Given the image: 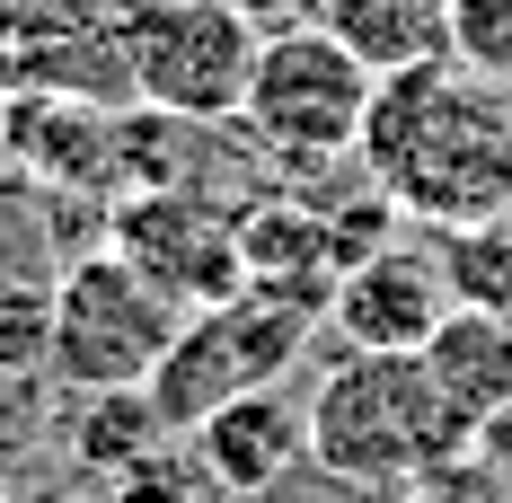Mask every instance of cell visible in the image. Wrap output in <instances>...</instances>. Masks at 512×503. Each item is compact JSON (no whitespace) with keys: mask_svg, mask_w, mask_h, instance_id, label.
<instances>
[{"mask_svg":"<svg viewBox=\"0 0 512 503\" xmlns=\"http://www.w3.org/2000/svg\"><path fill=\"white\" fill-rule=\"evenodd\" d=\"M362 177L424 230L512 212V106L460 62L389 71L362 115Z\"/></svg>","mask_w":512,"mask_h":503,"instance_id":"6da1fadb","label":"cell"},{"mask_svg":"<svg viewBox=\"0 0 512 503\" xmlns=\"http://www.w3.org/2000/svg\"><path fill=\"white\" fill-rule=\"evenodd\" d=\"M477 451L460 406L433 389L424 353H345L309 389V459L345 468L380 495H407L415 477Z\"/></svg>","mask_w":512,"mask_h":503,"instance_id":"7a4b0ae2","label":"cell"},{"mask_svg":"<svg viewBox=\"0 0 512 503\" xmlns=\"http://www.w3.org/2000/svg\"><path fill=\"white\" fill-rule=\"evenodd\" d=\"M371 89H380V71H371L327 18H283V27H265V45H256L239 124H248L256 151L292 159V168H309V159H354Z\"/></svg>","mask_w":512,"mask_h":503,"instance_id":"3957f363","label":"cell"},{"mask_svg":"<svg viewBox=\"0 0 512 503\" xmlns=\"http://www.w3.org/2000/svg\"><path fill=\"white\" fill-rule=\"evenodd\" d=\"M177 327H186V309L168 301L124 248H80L53 274V380L71 398L142 389Z\"/></svg>","mask_w":512,"mask_h":503,"instance_id":"277c9868","label":"cell"},{"mask_svg":"<svg viewBox=\"0 0 512 503\" xmlns=\"http://www.w3.org/2000/svg\"><path fill=\"white\" fill-rule=\"evenodd\" d=\"M256 27L239 0H142L124 9V71L133 106H159L177 124H230L256 71Z\"/></svg>","mask_w":512,"mask_h":503,"instance_id":"5b68a950","label":"cell"},{"mask_svg":"<svg viewBox=\"0 0 512 503\" xmlns=\"http://www.w3.org/2000/svg\"><path fill=\"white\" fill-rule=\"evenodd\" d=\"M309 327L318 318L265 301V292H230V301H212V309H186V327L168 336L159 371L142 380L151 406H159V424L168 433H195L212 406L292 380V362L309 353Z\"/></svg>","mask_w":512,"mask_h":503,"instance_id":"8992f818","label":"cell"},{"mask_svg":"<svg viewBox=\"0 0 512 503\" xmlns=\"http://www.w3.org/2000/svg\"><path fill=\"white\" fill-rule=\"evenodd\" d=\"M106 248H124L177 309H212L230 292H248L239 212H221L204 186H133V195H115Z\"/></svg>","mask_w":512,"mask_h":503,"instance_id":"52a82bcc","label":"cell"},{"mask_svg":"<svg viewBox=\"0 0 512 503\" xmlns=\"http://www.w3.org/2000/svg\"><path fill=\"white\" fill-rule=\"evenodd\" d=\"M398 203H371V212H327V203H301V195H265L239 212V265H248V292L301 309L327 327V301L345 283L354 256L380 248V221Z\"/></svg>","mask_w":512,"mask_h":503,"instance_id":"ba28073f","label":"cell"},{"mask_svg":"<svg viewBox=\"0 0 512 503\" xmlns=\"http://www.w3.org/2000/svg\"><path fill=\"white\" fill-rule=\"evenodd\" d=\"M0 89H62V98L133 106L124 9H106V0H0Z\"/></svg>","mask_w":512,"mask_h":503,"instance_id":"9c48e42d","label":"cell"},{"mask_svg":"<svg viewBox=\"0 0 512 503\" xmlns=\"http://www.w3.org/2000/svg\"><path fill=\"white\" fill-rule=\"evenodd\" d=\"M451 318V283H442V256L433 248H380L345 265L327 327L345 336V353H424L433 327Z\"/></svg>","mask_w":512,"mask_h":503,"instance_id":"30bf717a","label":"cell"},{"mask_svg":"<svg viewBox=\"0 0 512 503\" xmlns=\"http://www.w3.org/2000/svg\"><path fill=\"white\" fill-rule=\"evenodd\" d=\"M186 451L204 459V477H212V495L221 503H239V495H265L274 477H292L309 459V398L301 389H248V398H230V406H212L204 424L186 433Z\"/></svg>","mask_w":512,"mask_h":503,"instance_id":"8fae6325","label":"cell"},{"mask_svg":"<svg viewBox=\"0 0 512 503\" xmlns=\"http://www.w3.org/2000/svg\"><path fill=\"white\" fill-rule=\"evenodd\" d=\"M9 168L36 186H115V106L62 98V89H18Z\"/></svg>","mask_w":512,"mask_h":503,"instance_id":"7c38bea8","label":"cell"},{"mask_svg":"<svg viewBox=\"0 0 512 503\" xmlns=\"http://www.w3.org/2000/svg\"><path fill=\"white\" fill-rule=\"evenodd\" d=\"M424 371H433L442 398L460 406V424L486 442L512 415V309H460L451 301V318L424 345Z\"/></svg>","mask_w":512,"mask_h":503,"instance_id":"4fadbf2b","label":"cell"},{"mask_svg":"<svg viewBox=\"0 0 512 503\" xmlns=\"http://www.w3.org/2000/svg\"><path fill=\"white\" fill-rule=\"evenodd\" d=\"M318 18L389 80V71H424L451 62V0H318Z\"/></svg>","mask_w":512,"mask_h":503,"instance_id":"5bb4252c","label":"cell"},{"mask_svg":"<svg viewBox=\"0 0 512 503\" xmlns=\"http://www.w3.org/2000/svg\"><path fill=\"white\" fill-rule=\"evenodd\" d=\"M151 442H168L151 389H89V398H80V415H71V468H89V477L133 468Z\"/></svg>","mask_w":512,"mask_h":503,"instance_id":"9a60e30c","label":"cell"},{"mask_svg":"<svg viewBox=\"0 0 512 503\" xmlns=\"http://www.w3.org/2000/svg\"><path fill=\"white\" fill-rule=\"evenodd\" d=\"M433 256H442V283L460 309H512V212L433 230Z\"/></svg>","mask_w":512,"mask_h":503,"instance_id":"2e32d148","label":"cell"},{"mask_svg":"<svg viewBox=\"0 0 512 503\" xmlns=\"http://www.w3.org/2000/svg\"><path fill=\"white\" fill-rule=\"evenodd\" d=\"M106 503H221V495H212L204 459L186 451V433H168V442H151L133 468L106 477Z\"/></svg>","mask_w":512,"mask_h":503,"instance_id":"e0dca14e","label":"cell"},{"mask_svg":"<svg viewBox=\"0 0 512 503\" xmlns=\"http://www.w3.org/2000/svg\"><path fill=\"white\" fill-rule=\"evenodd\" d=\"M53 371V283H0V380Z\"/></svg>","mask_w":512,"mask_h":503,"instance_id":"ac0fdd59","label":"cell"},{"mask_svg":"<svg viewBox=\"0 0 512 503\" xmlns=\"http://www.w3.org/2000/svg\"><path fill=\"white\" fill-rule=\"evenodd\" d=\"M451 62L512 89V0H451Z\"/></svg>","mask_w":512,"mask_h":503,"instance_id":"d6986e66","label":"cell"},{"mask_svg":"<svg viewBox=\"0 0 512 503\" xmlns=\"http://www.w3.org/2000/svg\"><path fill=\"white\" fill-rule=\"evenodd\" d=\"M0 503H71V468L27 433H0Z\"/></svg>","mask_w":512,"mask_h":503,"instance_id":"ffe728a7","label":"cell"},{"mask_svg":"<svg viewBox=\"0 0 512 503\" xmlns=\"http://www.w3.org/2000/svg\"><path fill=\"white\" fill-rule=\"evenodd\" d=\"M239 503H389L380 486H362L345 468H327V459H301L292 477H274L265 495H239Z\"/></svg>","mask_w":512,"mask_h":503,"instance_id":"44dd1931","label":"cell"},{"mask_svg":"<svg viewBox=\"0 0 512 503\" xmlns=\"http://www.w3.org/2000/svg\"><path fill=\"white\" fill-rule=\"evenodd\" d=\"M9 124H18V89H0V177H9Z\"/></svg>","mask_w":512,"mask_h":503,"instance_id":"7402d4cb","label":"cell"}]
</instances>
